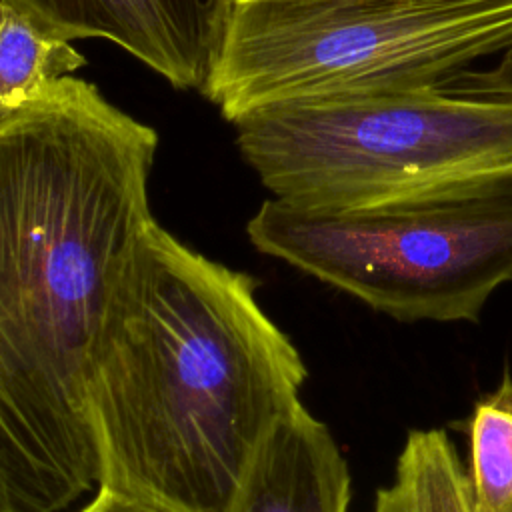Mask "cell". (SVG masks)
I'll return each mask as SVG.
<instances>
[{
  "mask_svg": "<svg viewBox=\"0 0 512 512\" xmlns=\"http://www.w3.org/2000/svg\"><path fill=\"white\" fill-rule=\"evenodd\" d=\"M156 148L74 76L0 112V512H58L98 486L92 358L154 222Z\"/></svg>",
  "mask_w": 512,
  "mask_h": 512,
  "instance_id": "cell-1",
  "label": "cell"
},
{
  "mask_svg": "<svg viewBox=\"0 0 512 512\" xmlns=\"http://www.w3.org/2000/svg\"><path fill=\"white\" fill-rule=\"evenodd\" d=\"M258 282L156 220L108 306L88 382L98 486L176 512H232L306 366L256 300Z\"/></svg>",
  "mask_w": 512,
  "mask_h": 512,
  "instance_id": "cell-2",
  "label": "cell"
},
{
  "mask_svg": "<svg viewBox=\"0 0 512 512\" xmlns=\"http://www.w3.org/2000/svg\"><path fill=\"white\" fill-rule=\"evenodd\" d=\"M236 144L274 198L312 210L512 200V100L438 86L288 98Z\"/></svg>",
  "mask_w": 512,
  "mask_h": 512,
  "instance_id": "cell-3",
  "label": "cell"
},
{
  "mask_svg": "<svg viewBox=\"0 0 512 512\" xmlns=\"http://www.w3.org/2000/svg\"><path fill=\"white\" fill-rule=\"evenodd\" d=\"M512 46V0H232L204 96L270 102L438 86Z\"/></svg>",
  "mask_w": 512,
  "mask_h": 512,
  "instance_id": "cell-4",
  "label": "cell"
},
{
  "mask_svg": "<svg viewBox=\"0 0 512 512\" xmlns=\"http://www.w3.org/2000/svg\"><path fill=\"white\" fill-rule=\"evenodd\" d=\"M250 242L402 322H476L512 282V200L312 210L266 200Z\"/></svg>",
  "mask_w": 512,
  "mask_h": 512,
  "instance_id": "cell-5",
  "label": "cell"
},
{
  "mask_svg": "<svg viewBox=\"0 0 512 512\" xmlns=\"http://www.w3.org/2000/svg\"><path fill=\"white\" fill-rule=\"evenodd\" d=\"M64 40L104 38L176 90L204 94L232 0H10Z\"/></svg>",
  "mask_w": 512,
  "mask_h": 512,
  "instance_id": "cell-6",
  "label": "cell"
},
{
  "mask_svg": "<svg viewBox=\"0 0 512 512\" xmlns=\"http://www.w3.org/2000/svg\"><path fill=\"white\" fill-rule=\"evenodd\" d=\"M350 494L334 436L300 404L258 448L232 512H348Z\"/></svg>",
  "mask_w": 512,
  "mask_h": 512,
  "instance_id": "cell-7",
  "label": "cell"
},
{
  "mask_svg": "<svg viewBox=\"0 0 512 512\" xmlns=\"http://www.w3.org/2000/svg\"><path fill=\"white\" fill-rule=\"evenodd\" d=\"M374 512H474L470 476L442 428L408 432Z\"/></svg>",
  "mask_w": 512,
  "mask_h": 512,
  "instance_id": "cell-8",
  "label": "cell"
},
{
  "mask_svg": "<svg viewBox=\"0 0 512 512\" xmlns=\"http://www.w3.org/2000/svg\"><path fill=\"white\" fill-rule=\"evenodd\" d=\"M84 64L86 58L70 40L52 34L10 0H0V112Z\"/></svg>",
  "mask_w": 512,
  "mask_h": 512,
  "instance_id": "cell-9",
  "label": "cell"
},
{
  "mask_svg": "<svg viewBox=\"0 0 512 512\" xmlns=\"http://www.w3.org/2000/svg\"><path fill=\"white\" fill-rule=\"evenodd\" d=\"M468 476L474 512H512V376L474 406Z\"/></svg>",
  "mask_w": 512,
  "mask_h": 512,
  "instance_id": "cell-10",
  "label": "cell"
},
{
  "mask_svg": "<svg viewBox=\"0 0 512 512\" xmlns=\"http://www.w3.org/2000/svg\"><path fill=\"white\" fill-rule=\"evenodd\" d=\"M78 512H176V510L106 488V486H98L96 496Z\"/></svg>",
  "mask_w": 512,
  "mask_h": 512,
  "instance_id": "cell-11",
  "label": "cell"
}]
</instances>
